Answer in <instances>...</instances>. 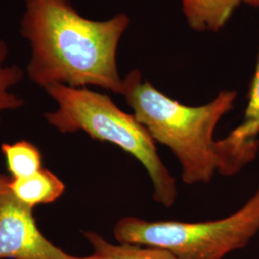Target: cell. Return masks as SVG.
<instances>
[{"label":"cell","instance_id":"obj_8","mask_svg":"<svg viewBox=\"0 0 259 259\" xmlns=\"http://www.w3.org/2000/svg\"><path fill=\"white\" fill-rule=\"evenodd\" d=\"M243 0H183L188 25L195 31H219Z\"/></svg>","mask_w":259,"mask_h":259},{"label":"cell","instance_id":"obj_3","mask_svg":"<svg viewBox=\"0 0 259 259\" xmlns=\"http://www.w3.org/2000/svg\"><path fill=\"white\" fill-rule=\"evenodd\" d=\"M46 91L58 105L56 111L45 115L50 125L64 134L82 131L122 149L146 169L155 202L166 208L174 204L176 181L158 156L155 140L135 114L120 110L109 95L88 88L53 84Z\"/></svg>","mask_w":259,"mask_h":259},{"label":"cell","instance_id":"obj_10","mask_svg":"<svg viewBox=\"0 0 259 259\" xmlns=\"http://www.w3.org/2000/svg\"><path fill=\"white\" fill-rule=\"evenodd\" d=\"M1 151L13 179L33 175L42 168L39 150L28 141L22 140L14 144L4 143L1 145Z\"/></svg>","mask_w":259,"mask_h":259},{"label":"cell","instance_id":"obj_2","mask_svg":"<svg viewBox=\"0 0 259 259\" xmlns=\"http://www.w3.org/2000/svg\"><path fill=\"white\" fill-rule=\"evenodd\" d=\"M121 94L155 142L167 146L178 158L185 184L212 180L219 169L214 131L233 109L235 91H223L212 101L191 107L168 97L133 70L123 79Z\"/></svg>","mask_w":259,"mask_h":259},{"label":"cell","instance_id":"obj_4","mask_svg":"<svg viewBox=\"0 0 259 259\" xmlns=\"http://www.w3.org/2000/svg\"><path fill=\"white\" fill-rule=\"evenodd\" d=\"M259 232V187L237 211L206 222L146 221L123 217L113 229L118 243L156 247L180 259H223L244 249Z\"/></svg>","mask_w":259,"mask_h":259},{"label":"cell","instance_id":"obj_6","mask_svg":"<svg viewBox=\"0 0 259 259\" xmlns=\"http://www.w3.org/2000/svg\"><path fill=\"white\" fill-rule=\"evenodd\" d=\"M259 151V55L248 93V103L240 124L217 140L220 175H237L250 164Z\"/></svg>","mask_w":259,"mask_h":259},{"label":"cell","instance_id":"obj_5","mask_svg":"<svg viewBox=\"0 0 259 259\" xmlns=\"http://www.w3.org/2000/svg\"><path fill=\"white\" fill-rule=\"evenodd\" d=\"M10 178L0 174V259H78L56 247L40 232L33 208L19 201Z\"/></svg>","mask_w":259,"mask_h":259},{"label":"cell","instance_id":"obj_7","mask_svg":"<svg viewBox=\"0 0 259 259\" xmlns=\"http://www.w3.org/2000/svg\"><path fill=\"white\" fill-rule=\"evenodd\" d=\"M9 185L15 197L32 208L38 204L55 202L65 189V184L59 177L44 168L30 176L10 178Z\"/></svg>","mask_w":259,"mask_h":259},{"label":"cell","instance_id":"obj_9","mask_svg":"<svg viewBox=\"0 0 259 259\" xmlns=\"http://www.w3.org/2000/svg\"><path fill=\"white\" fill-rule=\"evenodd\" d=\"M93 246L91 255L78 259H180L172 252L156 247L129 243L112 244L94 232H83Z\"/></svg>","mask_w":259,"mask_h":259},{"label":"cell","instance_id":"obj_12","mask_svg":"<svg viewBox=\"0 0 259 259\" xmlns=\"http://www.w3.org/2000/svg\"><path fill=\"white\" fill-rule=\"evenodd\" d=\"M244 3L250 5L252 7H257L259 8V0H243Z\"/></svg>","mask_w":259,"mask_h":259},{"label":"cell","instance_id":"obj_11","mask_svg":"<svg viewBox=\"0 0 259 259\" xmlns=\"http://www.w3.org/2000/svg\"><path fill=\"white\" fill-rule=\"evenodd\" d=\"M9 55V46L0 40V123L2 113L21 108L24 101L19 95L12 93V89L21 82L24 70L19 65H6Z\"/></svg>","mask_w":259,"mask_h":259},{"label":"cell","instance_id":"obj_1","mask_svg":"<svg viewBox=\"0 0 259 259\" xmlns=\"http://www.w3.org/2000/svg\"><path fill=\"white\" fill-rule=\"evenodd\" d=\"M20 35L30 46L29 79L45 90L53 84L96 85L120 93L116 52L130 24L126 15L108 20L82 17L69 0H23Z\"/></svg>","mask_w":259,"mask_h":259}]
</instances>
